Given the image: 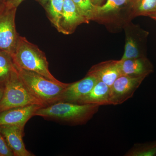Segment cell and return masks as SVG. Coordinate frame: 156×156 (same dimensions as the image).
<instances>
[{
  "instance_id": "2e32d148",
  "label": "cell",
  "mask_w": 156,
  "mask_h": 156,
  "mask_svg": "<svg viewBox=\"0 0 156 156\" xmlns=\"http://www.w3.org/2000/svg\"><path fill=\"white\" fill-rule=\"evenodd\" d=\"M134 17L151 16L156 13V0H132Z\"/></svg>"
},
{
  "instance_id": "603a6c76",
  "label": "cell",
  "mask_w": 156,
  "mask_h": 156,
  "mask_svg": "<svg viewBox=\"0 0 156 156\" xmlns=\"http://www.w3.org/2000/svg\"><path fill=\"white\" fill-rule=\"evenodd\" d=\"M92 2L96 6L101 5L104 0H92Z\"/></svg>"
},
{
  "instance_id": "ba28073f",
  "label": "cell",
  "mask_w": 156,
  "mask_h": 156,
  "mask_svg": "<svg viewBox=\"0 0 156 156\" xmlns=\"http://www.w3.org/2000/svg\"><path fill=\"white\" fill-rule=\"evenodd\" d=\"M43 107L45 106L40 105H32L1 112L0 126L10 125L25 126L28 120L34 116L35 112Z\"/></svg>"
},
{
  "instance_id": "277c9868",
  "label": "cell",
  "mask_w": 156,
  "mask_h": 156,
  "mask_svg": "<svg viewBox=\"0 0 156 156\" xmlns=\"http://www.w3.org/2000/svg\"><path fill=\"white\" fill-rule=\"evenodd\" d=\"M4 88V93L0 101V112L32 105L45 107L43 102L32 95L27 89L16 67L11 73Z\"/></svg>"
},
{
  "instance_id": "484cf974",
  "label": "cell",
  "mask_w": 156,
  "mask_h": 156,
  "mask_svg": "<svg viewBox=\"0 0 156 156\" xmlns=\"http://www.w3.org/2000/svg\"><path fill=\"white\" fill-rule=\"evenodd\" d=\"M5 5V2L3 0H0V11L2 9L3 6Z\"/></svg>"
},
{
  "instance_id": "4fadbf2b",
  "label": "cell",
  "mask_w": 156,
  "mask_h": 156,
  "mask_svg": "<svg viewBox=\"0 0 156 156\" xmlns=\"http://www.w3.org/2000/svg\"><path fill=\"white\" fill-rule=\"evenodd\" d=\"M77 104L111 105L110 87L101 81H97L90 92Z\"/></svg>"
},
{
  "instance_id": "d6986e66",
  "label": "cell",
  "mask_w": 156,
  "mask_h": 156,
  "mask_svg": "<svg viewBox=\"0 0 156 156\" xmlns=\"http://www.w3.org/2000/svg\"><path fill=\"white\" fill-rule=\"evenodd\" d=\"M127 156H156V141L150 144L135 145L125 155Z\"/></svg>"
},
{
  "instance_id": "7c38bea8",
  "label": "cell",
  "mask_w": 156,
  "mask_h": 156,
  "mask_svg": "<svg viewBox=\"0 0 156 156\" xmlns=\"http://www.w3.org/2000/svg\"><path fill=\"white\" fill-rule=\"evenodd\" d=\"M119 61L122 75L147 76L154 71L153 66L146 56Z\"/></svg>"
},
{
  "instance_id": "ffe728a7",
  "label": "cell",
  "mask_w": 156,
  "mask_h": 156,
  "mask_svg": "<svg viewBox=\"0 0 156 156\" xmlns=\"http://www.w3.org/2000/svg\"><path fill=\"white\" fill-rule=\"evenodd\" d=\"M81 14L89 21L95 20L96 6L92 0H73Z\"/></svg>"
},
{
  "instance_id": "5bb4252c",
  "label": "cell",
  "mask_w": 156,
  "mask_h": 156,
  "mask_svg": "<svg viewBox=\"0 0 156 156\" xmlns=\"http://www.w3.org/2000/svg\"><path fill=\"white\" fill-rule=\"evenodd\" d=\"M64 0H50L44 6L48 18L59 32Z\"/></svg>"
},
{
  "instance_id": "7a4b0ae2",
  "label": "cell",
  "mask_w": 156,
  "mask_h": 156,
  "mask_svg": "<svg viewBox=\"0 0 156 156\" xmlns=\"http://www.w3.org/2000/svg\"><path fill=\"white\" fill-rule=\"evenodd\" d=\"M11 56L17 69L31 71L50 80L57 83L61 82L50 72L49 63L45 53L24 37L19 36L16 49Z\"/></svg>"
},
{
  "instance_id": "7402d4cb",
  "label": "cell",
  "mask_w": 156,
  "mask_h": 156,
  "mask_svg": "<svg viewBox=\"0 0 156 156\" xmlns=\"http://www.w3.org/2000/svg\"><path fill=\"white\" fill-rule=\"evenodd\" d=\"M23 1L24 0H5L4 2L7 5L17 8Z\"/></svg>"
},
{
  "instance_id": "3957f363",
  "label": "cell",
  "mask_w": 156,
  "mask_h": 156,
  "mask_svg": "<svg viewBox=\"0 0 156 156\" xmlns=\"http://www.w3.org/2000/svg\"><path fill=\"white\" fill-rule=\"evenodd\" d=\"M17 69L27 89L45 106L60 101L62 93L69 85L50 80L31 71Z\"/></svg>"
},
{
  "instance_id": "6da1fadb",
  "label": "cell",
  "mask_w": 156,
  "mask_h": 156,
  "mask_svg": "<svg viewBox=\"0 0 156 156\" xmlns=\"http://www.w3.org/2000/svg\"><path fill=\"white\" fill-rule=\"evenodd\" d=\"M99 107L97 105L59 101L39 109L34 116L42 117L69 125H83L92 119Z\"/></svg>"
},
{
  "instance_id": "8fae6325",
  "label": "cell",
  "mask_w": 156,
  "mask_h": 156,
  "mask_svg": "<svg viewBox=\"0 0 156 156\" xmlns=\"http://www.w3.org/2000/svg\"><path fill=\"white\" fill-rule=\"evenodd\" d=\"M88 74L92 75L110 87L117 78L122 75L119 60H110L102 62L93 66Z\"/></svg>"
},
{
  "instance_id": "e0dca14e",
  "label": "cell",
  "mask_w": 156,
  "mask_h": 156,
  "mask_svg": "<svg viewBox=\"0 0 156 156\" xmlns=\"http://www.w3.org/2000/svg\"><path fill=\"white\" fill-rule=\"evenodd\" d=\"M129 1L132 0H106L103 5L96 6L95 20L116 11Z\"/></svg>"
},
{
  "instance_id": "9c48e42d",
  "label": "cell",
  "mask_w": 156,
  "mask_h": 156,
  "mask_svg": "<svg viewBox=\"0 0 156 156\" xmlns=\"http://www.w3.org/2000/svg\"><path fill=\"white\" fill-rule=\"evenodd\" d=\"M97 81L94 76L87 73L80 80L69 83L62 93L60 101L77 103L90 92Z\"/></svg>"
},
{
  "instance_id": "83f0119b",
  "label": "cell",
  "mask_w": 156,
  "mask_h": 156,
  "mask_svg": "<svg viewBox=\"0 0 156 156\" xmlns=\"http://www.w3.org/2000/svg\"><path fill=\"white\" fill-rule=\"evenodd\" d=\"M3 1H5V0H3Z\"/></svg>"
},
{
  "instance_id": "44dd1931",
  "label": "cell",
  "mask_w": 156,
  "mask_h": 156,
  "mask_svg": "<svg viewBox=\"0 0 156 156\" xmlns=\"http://www.w3.org/2000/svg\"><path fill=\"white\" fill-rule=\"evenodd\" d=\"M0 156H14L7 144L5 138L0 133Z\"/></svg>"
},
{
  "instance_id": "9a60e30c",
  "label": "cell",
  "mask_w": 156,
  "mask_h": 156,
  "mask_svg": "<svg viewBox=\"0 0 156 156\" xmlns=\"http://www.w3.org/2000/svg\"><path fill=\"white\" fill-rule=\"evenodd\" d=\"M15 68L11 54L0 50V86L4 87Z\"/></svg>"
},
{
  "instance_id": "8992f818",
  "label": "cell",
  "mask_w": 156,
  "mask_h": 156,
  "mask_svg": "<svg viewBox=\"0 0 156 156\" xmlns=\"http://www.w3.org/2000/svg\"><path fill=\"white\" fill-rule=\"evenodd\" d=\"M147 76H132L121 75L110 87V101L112 105L122 104L130 99Z\"/></svg>"
},
{
  "instance_id": "5b68a950",
  "label": "cell",
  "mask_w": 156,
  "mask_h": 156,
  "mask_svg": "<svg viewBox=\"0 0 156 156\" xmlns=\"http://www.w3.org/2000/svg\"><path fill=\"white\" fill-rule=\"evenodd\" d=\"M17 9L5 3L0 11V50L11 55L16 49L19 37L15 26Z\"/></svg>"
},
{
  "instance_id": "52a82bcc",
  "label": "cell",
  "mask_w": 156,
  "mask_h": 156,
  "mask_svg": "<svg viewBox=\"0 0 156 156\" xmlns=\"http://www.w3.org/2000/svg\"><path fill=\"white\" fill-rule=\"evenodd\" d=\"M24 126L16 125L0 126V133L14 156H33V154L26 148L23 142Z\"/></svg>"
},
{
  "instance_id": "ac0fdd59",
  "label": "cell",
  "mask_w": 156,
  "mask_h": 156,
  "mask_svg": "<svg viewBox=\"0 0 156 156\" xmlns=\"http://www.w3.org/2000/svg\"><path fill=\"white\" fill-rule=\"evenodd\" d=\"M145 56L136 40L131 36H127L125 52L121 60L140 58Z\"/></svg>"
},
{
  "instance_id": "30bf717a",
  "label": "cell",
  "mask_w": 156,
  "mask_h": 156,
  "mask_svg": "<svg viewBox=\"0 0 156 156\" xmlns=\"http://www.w3.org/2000/svg\"><path fill=\"white\" fill-rule=\"evenodd\" d=\"M89 22L81 14L73 0H64L59 32L72 34L78 26Z\"/></svg>"
},
{
  "instance_id": "cb8c5ba5",
  "label": "cell",
  "mask_w": 156,
  "mask_h": 156,
  "mask_svg": "<svg viewBox=\"0 0 156 156\" xmlns=\"http://www.w3.org/2000/svg\"><path fill=\"white\" fill-rule=\"evenodd\" d=\"M36 1L38 2L42 5L44 6L50 0H36Z\"/></svg>"
},
{
  "instance_id": "4316f807",
  "label": "cell",
  "mask_w": 156,
  "mask_h": 156,
  "mask_svg": "<svg viewBox=\"0 0 156 156\" xmlns=\"http://www.w3.org/2000/svg\"><path fill=\"white\" fill-rule=\"evenodd\" d=\"M151 17L156 21V13L154 14L153 15H152V16H151Z\"/></svg>"
},
{
  "instance_id": "d4e9b609",
  "label": "cell",
  "mask_w": 156,
  "mask_h": 156,
  "mask_svg": "<svg viewBox=\"0 0 156 156\" xmlns=\"http://www.w3.org/2000/svg\"><path fill=\"white\" fill-rule=\"evenodd\" d=\"M4 87H0V101L1 100L2 97L3 93H4Z\"/></svg>"
}]
</instances>
